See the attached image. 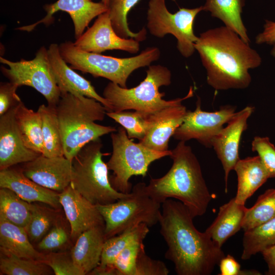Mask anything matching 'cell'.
Returning a JSON list of instances; mask_svg holds the SVG:
<instances>
[{
  "instance_id": "cell-1",
  "label": "cell",
  "mask_w": 275,
  "mask_h": 275,
  "mask_svg": "<svg viewBox=\"0 0 275 275\" xmlns=\"http://www.w3.org/2000/svg\"><path fill=\"white\" fill-rule=\"evenodd\" d=\"M160 233L168 245L164 257L178 275H209L225 256L205 232L198 231L194 217L181 202L168 199L161 204Z\"/></svg>"
},
{
  "instance_id": "cell-2",
  "label": "cell",
  "mask_w": 275,
  "mask_h": 275,
  "mask_svg": "<svg viewBox=\"0 0 275 275\" xmlns=\"http://www.w3.org/2000/svg\"><path fill=\"white\" fill-rule=\"evenodd\" d=\"M195 48L206 69L207 84L215 90L248 88L252 80L249 70L262 62L249 43L225 25L201 33Z\"/></svg>"
},
{
  "instance_id": "cell-3",
  "label": "cell",
  "mask_w": 275,
  "mask_h": 275,
  "mask_svg": "<svg viewBox=\"0 0 275 275\" xmlns=\"http://www.w3.org/2000/svg\"><path fill=\"white\" fill-rule=\"evenodd\" d=\"M169 156L173 160L171 169L162 177L152 178L146 185L147 192L161 204L168 199L178 200L194 218L203 215L213 197L191 147L180 141Z\"/></svg>"
},
{
  "instance_id": "cell-4",
  "label": "cell",
  "mask_w": 275,
  "mask_h": 275,
  "mask_svg": "<svg viewBox=\"0 0 275 275\" xmlns=\"http://www.w3.org/2000/svg\"><path fill=\"white\" fill-rule=\"evenodd\" d=\"M56 111L64 156L71 161L86 144L117 130L114 127L95 123L104 119L107 109L93 98L62 94Z\"/></svg>"
},
{
  "instance_id": "cell-5",
  "label": "cell",
  "mask_w": 275,
  "mask_h": 275,
  "mask_svg": "<svg viewBox=\"0 0 275 275\" xmlns=\"http://www.w3.org/2000/svg\"><path fill=\"white\" fill-rule=\"evenodd\" d=\"M146 74L145 78L132 88H123L113 82L107 85L103 97L109 102L112 112L133 109L151 115L193 96L194 91L190 87L188 94L183 98L164 100L162 97L165 93H160L159 89L171 84L172 75L170 70L160 65H150Z\"/></svg>"
},
{
  "instance_id": "cell-6",
  "label": "cell",
  "mask_w": 275,
  "mask_h": 275,
  "mask_svg": "<svg viewBox=\"0 0 275 275\" xmlns=\"http://www.w3.org/2000/svg\"><path fill=\"white\" fill-rule=\"evenodd\" d=\"M61 55L70 67L95 77H101L127 88V80L135 70L149 66L158 60L160 52L156 47H149L139 54L125 58L105 56L77 48L74 43L67 41L59 45Z\"/></svg>"
},
{
  "instance_id": "cell-7",
  "label": "cell",
  "mask_w": 275,
  "mask_h": 275,
  "mask_svg": "<svg viewBox=\"0 0 275 275\" xmlns=\"http://www.w3.org/2000/svg\"><path fill=\"white\" fill-rule=\"evenodd\" d=\"M99 139L84 146L72 160L70 185L95 205L114 203L128 196L111 184L108 169L102 156Z\"/></svg>"
},
{
  "instance_id": "cell-8",
  "label": "cell",
  "mask_w": 275,
  "mask_h": 275,
  "mask_svg": "<svg viewBox=\"0 0 275 275\" xmlns=\"http://www.w3.org/2000/svg\"><path fill=\"white\" fill-rule=\"evenodd\" d=\"M146 185L138 183L127 196L112 203L96 205L104 222L106 239L141 224L151 227L159 223L161 204L149 196Z\"/></svg>"
},
{
  "instance_id": "cell-9",
  "label": "cell",
  "mask_w": 275,
  "mask_h": 275,
  "mask_svg": "<svg viewBox=\"0 0 275 275\" xmlns=\"http://www.w3.org/2000/svg\"><path fill=\"white\" fill-rule=\"evenodd\" d=\"M111 137L113 151L106 162L108 170L113 172L109 180L113 187L122 193L131 191L132 184L129 182L131 176L145 177L152 162L171 153V150L155 151L140 142L134 143L122 126L112 132Z\"/></svg>"
},
{
  "instance_id": "cell-10",
  "label": "cell",
  "mask_w": 275,
  "mask_h": 275,
  "mask_svg": "<svg viewBox=\"0 0 275 275\" xmlns=\"http://www.w3.org/2000/svg\"><path fill=\"white\" fill-rule=\"evenodd\" d=\"M203 11V6L180 8L174 13L169 11L166 0H149L147 10V28L150 34L162 38L170 34L177 39V48L185 58L193 55L198 39L194 32L196 16Z\"/></svg>"
},
{
  "instance_id": "cell-11",
  "label": "cell",
  "mask_w": 275,
  "mask_h": 275,
  "mask_svg": "<svg viewBox=\"0 0 275 275\" xmlns=\"http://www.w3.org/2000/svg\"><path fill=\"white\" fill-rule=\"evenodd\" d=\"M0 62L9 67L1 66V70L10 82L18 87L27 86L35 89L44 97L47 105L57 106L61 94L52 74L47 49L44 46L39 48L32 60L21 59L12 62L1 57Z\"/></svg>"
},
{
  "instance_id": "cell-12",
  "label": "cell",
  "mask_w": 275,
  "mask_h": 275,
  "mask_svg": "<svg viewBox=\"0 0 275 275\" xmlns=\"http://www.w3.org/2000/svg\"><path fill=\"white\" fill-rule=\"evenodd\" d=\"M234 106H222L214 112L202 111L199 98L194 111L187 110L182 124L173 137L179 141L195 139L207 148H211L213 138L221 131L235 114Z\"/></svg>"
},
{
  "instance_id": "cell-13",
  "label": "cell",
  "mask_w": 275,
  "mask_h": 275,
  "mask_svg": "<svg viewBox=\"0 0 275 275\" xmlns=\"http://www.w3.org/2000/svg\"><path fill=\"white\" fill-rule=\"evenodd\" d=\"M74 44L80 50L96 53L113 49L136 53L140 49L139 41L117 35L112 26L108 9L97 16L92 26L76 39Z\"/></svg>"
},
{
  "instance_id": "cell-14",
  "label": "cell",
  "mask_w": 275,
  "mask_h": 275,
  "mask_svg": "<svg viewBox=\"0 0 275 275\" xmlns=\"http://www.w3.org/2000/svg\"><path fill=\"white\" fill-rule=\"evenodd\" d=\"M254 107L247 106L236 112L227 125L213 138L211 146L221 161L224 171L225 193L228 191L229 173L240 159L239 147L242 133L248 128V120Z\"/></svg>"
},
{
  "instance_id": "cell-15",
  "label": "cell",
  "mask_w": 275,
  "mask_h": 275,
  "mask_svg": "<svg viewBox=\"0 0 275 275\" xmlns=\"http://www.w3.org/2000/svg\"><path fill=\"white\" fill-rule=\"evenodd\" d=\"M72 167V161L65 156L46 157L41 154L24 163L22 170L36 183L60 193L70 184Z\"/></svg>"
},
{
  "instance_id": "cell-16",
  "label": "cell",
  "mask_w": 275,
  "mask_h": 275,
  "mask_svg": "<svg viewBox=\"0 0 275 275\" xmlns=\"http://www.w3.org/2000/svg\"><path fill=\"white\" fill-rule=\"evenodd\" d=\"M19 104L0 116V170L28 162L41 155L23 142L15 119Z\"/></svg>"
},
{
  "instance_id": "cell-17",
  "label": "cell",
  "mask_w": 275,
  "mask_h": 275,
  "mask_svg": "<svg viewBox=\"0 0 275 275\" xmlns=\"http://www.w3.org/2000/svg\"><path fill=\"white\" fill-rule=\"evenodd\" d=\"M59 201L71 228L73 240L85 231L104 226V220L96 205L92 204L69 185L59 193Z\"/></svg>"
},
{
  "instance_id": "cell-18",
  "label": "cell",
  "mask_w": 275,
  "mask_h": 275,
  "mask_svg": "<svg viewBox=\"0 0 275 275\" xmlns=\"http://www.w3.org/2000/svg\"><path fill=\"white\" fill-rule=\"evenodd\" d=\"M44 8L46 16L39 21L17 29L31 32L40 23L46 25L53 22V15L59 11L67 12L72 20L74 26L76 39L84 33L86 28L95 17L106 12L108 8L101 2H94L91 0H58L54 3L46 5Z\"/></svg>"
},
{
  "instance_id": "cell-19",
  "label": "cell",
  "mask_w": 275,
  "mask_h": 275,
  "mask_svg": "<svg viewBox=\"0 0 275 275\" xmlns=\"http://www.w3.org/2000/svg\"><path fill=\"white\" fill-rule=\"evenodd\" d=\"M47 52L51 71L61 95L68 93L93 98L102 103L107 112H112L109 102L97 93L91 82L67 65L57 44H51Z\"/></svg>"
},
{
  "instance_id": "cell-20",
  "label": "cell",
  "mask_w": 275,
  "mask_h": 275,
  "mask_svg": "<svg viewBox=\"0 0 275 275\" xmlns=\"http://www.w3.org/2000/svg\"><path fill=\"white\" fill-rule=\"evenodd\" d=\"M10 167L0 171V187L14 191L22 200L32 203L41 202L59 208V193L45 188L28 178L22 169Z\"/></svg>"
},
{
  "instance_id": "cell-21",
  "label": "cell",
  "mask_w": 275,
  "mask_h": 275,
  "mask_svg": "<svg viewBox=\"0 0 275 275\" xmlns=\"http://www.w3.org/2000/svg\"><path fill=\"white\" fill-rule=\"evenodd\" d=\"M180 102L154 114V123L145 137L139 142L153 150H169V141L182 124L187 113Z\"/></svg>"
},
{
  "instance_id": "cell-22",
  "label": "cell",
  "mask_w": 275,
  "mask_h": 275,
  "mask_svg": "<svg viewBox=\"0 0 275 275\" xmlns=\"http://www.w3.org/2000/svg\"><path fill=\"white\" fill-rule=\"evenodd\" d=\"M106 240L104 226H98L81 233L71 250L72 260L84 274H90L99 264Z\"/></svg>"
},
{
  "instance_id": "cell-23",
  "label": "cell",
  "mask_w": 275,
  "mask_h": 275,
  "mask_svg": "<svg viewBox=\"0 0 275 275\" xmlns=\"http://www.w3.org/2000/svg\"><path fill=\"white\" fill-rule=\"evenodd\" d=\"M234 170L238 180L234 198L239 204L244 205L246 201L269 178L258 155L240 159Z\"/></svg>"
},
{
  "instance_id": "cell-24",
  "label": "cell",
  "mask_w": 275,
  "mask_h": 275,
  "mask_svg": "<svg viewBox=\"0 0 275 275\" xmlns=\"http://www.w3.org/2000/svg\"><path fill=\"white\" fill-rule=\"evenodd\" d=\"M247 208L236 202L235 198L219 208L218 214L205 232L221 248L225 241L242 228Z\"/></svg>"
},
{
  "instance_id": "cell-25",
  "label": "cell",
  "mask_w": 275,
  "mask_h": 275,
  "mask_svg": "<svg viewBox=\"0 0 275 275\" xmlns=\"http://www.w3.org/2000/svg\"><path fill=\"white\" fill-rule=\"evenodd\" d=\"M0 246L13 255L43 262L45 255L36 250L30 242L25 229L0 215Z\"/></svg>"
},
{
  "instance_id": "cell-26",
  "label": "cell",
  "mask_w": 275,
  "mask_h": 275,
  "mask_svg": "<svg viewBox=\"0 0 275 275\" xmlns=\"http://www.w3.org/2000/svg\"><path fill=\"white\" fill-rule=\"evenodd\" d=\"M148 225L140 224L118 235L105 240L99 265L92 271L91 274L105 275L120 253L134 241L146 238L149 232Z\"/></svg>"
},
{
  "instance_id": "cell-27",
  "label": "cell",
  "mask_w": 275,
  "mask_h": 275,
  "mask_svg": "<svg viewBox=\"0 0 275 275\" xmlns=\"http://www.w3.org/2000/svg\"><path fill=\"white\" fill-rule=\"evenodd\" d=\"M245 0H206L203 11L221 20L224 25L236 33L245 42L250 39L242 20L241 13Z\"/></svg>"
},
{
  "instance_id": "cell-28",
  "label": "cell",
  "mask_w": 275,
  "mask_h": 275,
  "mask_svg": "<svg viewBox=\"0 0 275 275\" xmlns=\"http://www.w3.org/2000/svg\"><path fill=\"white\" fill-rule=\"evenodd\" d=\"M15 119L25 146L30 149L42 154L43 138L42 122L40 113L28 108L21 101L17 106Z\"/></svg>"
},
{
  "instance_id": "cell-29",
  "label": "cell",
  "mask_w": 275,
  "mask_h": 275,
  "mask_svg": "<svg viewBox=\"0 0 275 275\" xmlns=\"http://www.w3.org/2000/svg\"><path fill=\"white\" fill-rule=\"evenodd\" d=\"M37 111L42 122V155L46 157L64 156L56 107L43 104L39 106Z\"/></svg>"
},
{
  "instance_id": "cell-30",
  "label": "cell",
  "mask_w": 275,
  "mask_h": 275,
  "mask_svg": "<svg viewBox=\"0 0 275 275\" xmlns=\"http://www.w3.org/2000/svg\"><path fill=\"white\" fill-rule=\"evenodd\" d=\"M275 244V217L245 231L241 259L246 260Z\"/></svg>"
},
{
  "instance_id": "cell-31",
  "label": "cell",
  "mask_w": 275,
  "mask_h": 275,
  "mask_svg": "<svg viewBox=\"0 0 275 275\" xmlns=\"http://www.w3.org/2000/svg\"><path fill=\"white\" fill-rule=\"evenodd\" d=\"M34 204L7 188L0 189V215L9 222L25 228L31 217Z\"/></svg>"
},
{
  "instance_id": "cell-32",
  "label": "cell",
  "mask_w": 275,
  "mask_h": 275,
  "mask_svg": "<svg viewBox=\"0 0 275 275\" xmlns=\"http://www.w3.org/2000/svg\"><path fill=\"white\" fill-rule=\"evenodd\" d=\"M42 261L17 257L1 248L0 270L6 275H44L50 272Z\"/></svg>"
},
{
  "instance_id": "cell-33",
  "label": "cell",
  "mask_w": 275,
  "mask_h": 275,
  "mask_svg": "<svg viewBox=\"0 0 275 275\" xmlns=\"http://www.w3.org/2000/svg\"><path fill=\"white\" fill-rule=\"evenodd\" d=\"M140 0H109L108 11L112 26L120 37L134 38L139 41L146 39L147 31L143 28L138 33L130 31L127 23V15Z\"/></svg>"
},
{
  "instance_id": "cell-34",
  "label": "cell",
  "mask_w": 275,
  "mask_h": 275,
  "mask_svg": "<svg viewBox=\"0 0 275 275\" xmlns=\"http://www.w3.org/2000/svg\"><path fill=\"white\" fill-rule=\"evenodd\" d=\"M106 115L124 127L129 139L142 140L154 123V114H146L138 111L106 112Z\"/></svg>"
},
{
  "instance_id": "cell-35",
  "label": "cell",
  "mask_w": 275,
  "mask_h": 275,
  "mask_svg": "<svg viewBox=\"0 0 275 275\" xmlns=\"http://www.w3.org/2000/svg\"><path fill=\"white\" fill-rule=\"evenodd\" d=\"M275 217V188L266 190L255 204L246 209L242 224L244 232Z\"/></svg>"
},
{
  "instance_id": "cell-36",
  "label": "cell",
  "mask_w": 275,
  "mask_h": 275,
  "mask_svg": "<svg viewBox=\"0 0 275 275\" xmlns=\"http://www.w3.org/2000/svg\"><path fill=\"white\" fill-rule=\"evenodd\" d=\"M54 214L46 208L34 204L31 217L24 228L31 241L39 242L51 229Z\"/></svg>"
},
{
  "instance_id": "cell-37",
  "label": "cell",
  "mask_w": 275,
  "mask_h": 275,
  "mask_svg": "<svg viewBox=\"0 0 275 275\" xmlns=\"http://www.w3.org/2000/svg\"><path fill=\"white\" fill-rule=\"evenodd\" d=\"M143 241L139 239L128 244L118 256L106 274L135 275L137 257L144 245Z\"/></svg>"
},
{
  "instance_id": "cell-38",
  "label": "cell",
  "mask_w": 275,
  "mask_h": 275,
  "mask_svg": "<svg viewBox=\"0 0 275 275\" xmlns=\"http://www.w3.org/2000/svg\"><path fill=\"white\" fill-rule=\"evenodd\" d=\"M43 262L56 275H84L74 263L70 253H50L45 255Z\"/></svg>"
},
{
  "instance_id": "cell-39",
  "label": "cell",
  "mask_w": 275,
  "mask_h": 275,
  "mask_svg": "<svg viewBox=\"0 0 275 275\" xmlns=\"http://www.w3.org/2000/svg\"><path fill=\"white\" fill-rule=\"evenodd\" d=\"M252 150L257 152L269 178H275V147L268 137L255 136Z\"/></svg>"
},
{
  "instance_id": "cell-40",
  "label": "cell",
  "mask_w": 275,
  "mask_h": 275,
  "mask_svg": "<svg viewBox=\"0 0 275 275\" xmlns=\"http://www.w3.org/2000/svg\"><path fill=\"white\" fill-rule=\"evenodd\" d=\"M168 268L162 261L153 259L146 253L144 245L137 257L135 275H168Z\"/></svg>"
},
{
  "instance_id": "cell-41",
  "label": "cell",
  "mask_w": 275,
  "mask_h": 275,
  "mask_svg": "<svg viewBox=\"0 0 275 275\" xmlns=\"http://www.w3.org/2000/svg\"><path fill=\"white\" fill-rule=\"evenodd\" d=\"M68 240L69 236L65 229L56 225L38 242V248L43 251L53 252L62 248Z\"/></svg>"
},
{
  "instance_id": "cell-42",
  "label": "cell",
  "mask_w": 275,
  "mask_h": 275,
  "mask_svg": "<svg viewBox=\"0 0 275 275\" xmlns=\"http://www.w3.org/2000/svg\"><path fill=\"white\" fill-rule=\"evenodd\" d=\"M18 87V86L11 82L1 83L0 116L21 102L16 93Z\"/></svg>"
},
{
  "instance_id": "cell-43",
  "label": "cell",
  "mask_w": 275,
  "mask_h": 275,
  "mask_svg": "<svg viewBox=\"0 0 275 275\" xmlns=\"http://www.w3.org/2000/svg\"><path fill=\"white\" fill-rule=\"evenodd\" d=\"M255 42L259 44L266 43L272 45L271 53L275 57V22L266 20L264 30L256 36Z\"/></svg>"
},
{
  "instance_id": "cell-44",
  "label": "cell",
  "mask_w": 275,
  "mask_h": 275,
  "mask_svg": "<svg viewBox=\"0 0 275 275\" xmlns=\"http://www.w3.org/2000/svg\"><path fill=\"white\" fill-rule=\"evenodd\" d=\"M220 275H238L240 274V265L230 255L223 257L219 264Z\"/></svg>"
},
{
  "instance_id": "cell-45",
  "label": "cell",
  "mask_w": 275,
  "mask_h": 275,
  "mask_svg": "<svg viewBox=\"0 0 275 275\" xmlns=\"http://www.w3.org/2000/svg\"><path fill=\"white\" fill-rule=\"evenodd\" d=\"M262 254L268 267L266 274L275 275V244L266 249Z\"/></svg>"
},
{
  "instance_id": "cell-46",
  "label": "cell",
  "mask_w": 275,
  "mask_h": 275,
  "mask_svg": "<svg viewBox=\"0 0 275 275\" xmlns=\"http://www.w3.org/2000/svg\"><path fill=\"white\" fill-rule=\"evenodd\" d=\"M102 3H103L105 6H106L107 7H108L109 0H101V1Z\"/></svg>"
}]
</instances>
